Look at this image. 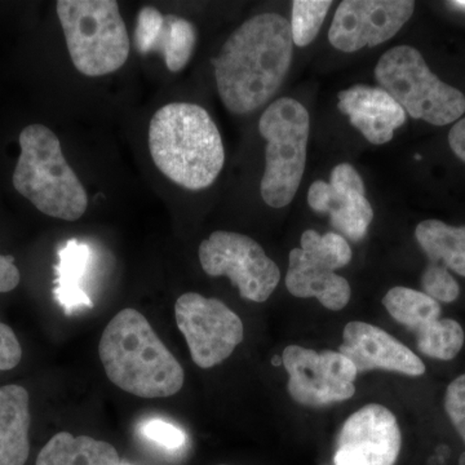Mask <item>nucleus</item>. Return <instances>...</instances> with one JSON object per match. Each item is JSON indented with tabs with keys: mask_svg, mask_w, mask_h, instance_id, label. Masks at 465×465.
<instances>
[{
	"mask_svg": "<svg viewBox=\"0 0 465 465\" xmlns=\"http://www.w3.org/2000/svg\"><path fill=\"white\" fill-rule=\"evenodd\" d=\"M411 0H344L336 9L329 41L351 54L393 38L414 14Z\"/></svg>",
	"mask_w": 465,
	"mask_h": 465,
	"instance_id": "9b49d317",
	"label": "nucleus"
},
{
	"mask_svg": "<svg viewBox=\"0 0 465 465\" xmlns=\"http://www.w3.org/2000/svg\"><path fill=\"white\" fill-rule=\"evenodd\" d=\"M57 16L79 73L108 75L130 56L131 41L115 0H58Z\"/></svg>",
	"mask_w": 465,
	"mask_h": 465,
	"instance_id": "39448f33",
	"label": "nucleus"
},
{
	"mask_svg": "<svg viewBox=\"0 0 465 465\" xmlns=\"http://www.w3.org/2000/svg\"><path fill=\"white\" fill-rule=\"evenodd\" d=\"M382 305L393 320L414 333L421 331L440 317L439 302L409 287L397 286L388 291L382 298Z\"/></svg>",
	"mask_w": 465,
	"mask_h": 465,
	"instance_id": "4be33fe9",
	"label": "nucleus"
},
{
	"mask_svg": "<svg viewBox=\"0 0 465 465\" xmlns=\"http://www.w3.org/2000/svg\"><path fill=\"white\" fill-rule=\"evenodd\" d=\"M339 351L353 362L357 372L384 370L409 376L425 372L423 361L414 351L374 324L349 322Z\"/></svg>",
	"mask_w": 465,
	"mask_h": 465,
	"instance_id": "4468645a",
	"label": "nucleus"
},
{
	"mask_svg": "<svg viewBox=\"0 0 465 465\" xmlns=\"http://www.w3.org/2000/svg\"><path fill=\"white\" fill-rule=\"evenodd\" d=\"M292 54L291 25L281 15H258L242 24L213 60L225 108L242 115L265 105L282 85Z\"/></svg>",
	"mask_w": 465,
	"mask_h": 465,
	"instance_id": "f257e3e1",
	"label": "nucleus"
},
{
	"mask_svg": "<svg viewBox=\"0 0 465 465\" xmlns=\"http://www.w3.org/2000/svg\"><path fill=\"white\" fill-rule=\"evenodd\" d=\"M21 154L14 186L45 215L75 222L84 215L88 195L61 149L54 131L27 125L20 134Z\"/></svg>",
	"mask_w": 465,
	"mask_h": 465,
	"instance_id": "20e7f679",
	"label": "nucleus"
},
{
	"mask_svg": "<svg viewBox=\"0 0 465 465\" xmlns=\"http://www.w3.org/2000/svg\"><path fill=\"white\" fill-rule=\"evenodd\" d=\"M308 204L316 213H329L333 229L354 242L365 238L374 219V210L366 198L362 177L349 163L333 168L330 183L317 180L312 183Z\"/></svg>",
	"mask_w": 465,
	"mask_h": 465,
	"instance_id": "ddd939ff",
	"label": "nucleus"
},
{
	"mask_svg": "<svg viewBox=\"0 0 465 465\" xmlns=\"http://www.w3.org/2000/svg\"><path fill=\"white\" fill-rule=\"evenodd\" d=\"M421 287L423 292L436 302H452L460 295L457 280L449 273L445 266L440 264L427 266L421 277Z\"/></svg>",
	"mask_w": 465,
	"mask_h": 465,
	"instance_id": "a878e982",
	"label": "nucleus"
},
{
	"mask_svg": "<svg viewBox=\"0 0 465 465\" xmlns=\"http://www.w3.org/2000/svg\"><path fill=\"white\" fill-rule=\"evenodd\" d=\"M455 5H460V7H465V2H457Z\"/></svg>",
	"mask_w": 465,
	"mask_h": 465,
	"instance_id": "473e14b6",
	"label": "nucleus"
},
{
	"mask_svg": "<svg viewBox=\"0 0 465 465\" xmlns=\"http://www.w3.org/2000/svg\"><path fill=\"white\" fill-rule=\"evenodd\" d=\"M23 349L16 333L7 324L0 322V371L15 369L21 362Z\"/></svg>",
	"mask_w": 465,
	"mask_h": 465,
	"instance_id": "c85d7f7f",
	"label": "nucleus"
},
{
	"mask_svg": "<svg viewBox=\"0 0 465 465\" xmlns=\"http://www.w3.org/2000/svg\"><path fill=\"white\" fill-rule=\"evenodd\" d=\"M143 434L146 439L164 449L176 450L185 445V433L179 428L174 427L173 424L159 420V419H152V420L146 421L143 425Z\"/></svg>",
	"mask_w": 465,
	"mask_h": 465,
	"instance_id": "cd10ccee",
	"label": "nucleus"
},
{
	"mask_svg": "<svg viewBox=\"0 0 465 465\" xmlns=\"http://www.w3.org/2000/svg\"><path fill=\"white\" fill-rule=\"evenodd\" d=\"M445 410L465 443V374L450 382L445 394Z\"/></svg>",
	"mask_w": 465,
	"mask_h": 465,
	"instance_id": "bb28decb",
	"label": "nucleus"
},
{
	"mask_svg": "<svg viewBox=\"0 0 465 465\" xmlns=\"http://www.w3.org/2000/svg\"><path fill=\"white\" fill-rule=\"evenodd\" d=\"M177 327L201 369L220 365L243 341V322L220 300L183 293L174 304Z\"/></svg>",
	"mask_w": 465,
	"mask_h": 465,
	"instance_id": "1a4fd4ad",
	"label": "nucleus"
},
{
	"mask_svg": "<svg viewBox=\"0 0 465 465\" xmlns=\"http://www.w3.org/2000/svg\"><path fill=\"white\" fill-rule=\"evenodd\" d=\"M415 238L430 264L443 262L446 269L465 277V226H451L440 220H425L416 226Z\"/></svg>",
	"mask_w": 465,
	"mask_h": 465,
	"instance_id": "412c9836",
	"label": "nucleus"
},
{
	"mask_svg": "<svg viewBox=\"0 0 465 465\" xmlns=\"http://www.w3.org/2000/svg\"><path fill=\"white\" fill-rule=\"evenodd\" d=\"M99 354L109 381L142 399H167L182 391L183 366L136 309L116 313L104 330Z\"/></svg>",
	"mask_w": 465,
	"mask_h": 465,
	"instance_id": "f03ea898",
	"label": "nucleus"
},
{
	"mask_svg": "<svg viewBox=\"0 0 465 465\" xmlns=\"http://www.w3.org/2000/svg\"><path fill=\"white\" fill-rule=\"evenodd\" d=\"M20 281V271L15 265L14 256L0 255V293L16 289Z\"/></svg>",
	"mask_w": 465,
	"mask_h": 465,
	"instance_id": "c756f323",
	"label": "nucleus"
},
{
	"mask_svg": "<svg viewBox=\"0 0 465 465\" xmlns=\"http://www.w3.org/2000/svg\"><path fill=\"white\" fill-rule=\"evenodd\" d=\"M90 259V247L76 240L66 242L58 252L54 293L67 316L81 309L94 307V302L84 290V278Z\"/></svg>",
	"mask_w": 465,
	"mask_h": 465,
	"instance_id": "aec40b11",
	"label": "nucleus"
},
{
	"mask_svg": "<svg viewBox=\"0 0 465 465\" xmlns=\"http://www.w3.org/2000/svg\"><path fill=\"white\" fill-rule=\"evenodd\" d=\"M402 434L387 407L370 403L349 416L336 440L335 465H394Z\"/></svg>",
	"mask_w": 465,
	"mask_h": 465,
	"instance_id": "f8f14e48",
	"label": "nucleus"
},
{
	"mask_svg": "<svg viewBox=\"0 0 465 465\" xmlns=\"http://www.w3.org/2000/svg\"><path fill=\"white\" fill-rule=\"evenodd\" d=\"M29 402L21 385L0 388V465H25L29 459Z\"/></svg>",
	"mask_w": 465,
	"mask_h": 465,
	"instance_id": "a211bd4d",
	"label": "nucleus"
},
{
	"mask_svg": "<svg viewBox=\"0 0 465 465\" xmlns=\"http://www.w3.org/2000/svg\"><path fill=\"white\" fill-rule=\"evenodd\" d=\"M375 78L414 119L440 127L454 124L465 113L463 92L434 75L420 52L410 45L385 52L375 67Z\"/></svg>",
	"mask_w": 465,
	"mask_h": 465,
	"instance_id": "0eeeda50",
	"label": "nucleus"
},
{
	"mask_svg": "<svg viewBox=\"0 0 465 465\" xmlns=\"http://www.w3.org/2000/svg\"><path fill=\"white\" fill-rule=\"evenodd\" d=\"M149 149L158 170L189 191L213 185L225 163L222 134L195 104L173 103L159 109L150 122Z\"/></svg>",
	"mask_w": 465,
	"mask_h": 465,
	"instance_id": "7ed1b4c3",
	"label": "nucleus"
},
{
	"mask_svg": "<svg viewBox=\"0 0 465 465\" xmlns=\"http://www.w3.org/2000/svg\"><path fill=\"white\" fill-rule=\"evenodd\" d=\"M35 465H122L114 446L88 436L54 434L39 452Z\"/></svg>",
	"mask_w": 465,
	"mask_h": 465,
	"instance_id": "6ab92c4d",
	"label": "nucleus"
},
{
	"mask_svg": "<svg viewBox=\"0 0 465 465\" xmlns=\"http://www.w3.org/2000/svg\"><path fill=\"white\" fill-rule=\"evenodd\" d=\"M309 131L308 110L295 99L275 100L262 113L259 133L266 148L260 193L268 206L283 208L295 198L307 164Z\"/></svg>",
	"mask_w": 465,
	"mask_h": 465,
	"instance_id": "423d86ee",
	"label": "nucleus"
},
{
	"mask_svg": "<svg viewBox=\"0 0 465 465\" xmlns=\"http://www.w3.org/2000/svg\"><path fill=\"white\" fill-rule=\"evenodd\" d=\"M459 465H465V452L460 455V459H459Z\"/></svg>",
	"mask_w": 465,
	"mask_h": 465,
	"instance_id": "2f4dec72",
	"label": "nucleus"
},
{
	"mask_svg": "<svg viewBox=\"0 0 465 465\" xmlns=\"http://www.w3.org/2000/svg\"><path fill=\"white\" fill-rule=\"evenodd\" d=\"M202 269L211 277H228L243 299L264 302L281 280V271L264 249L241 232H213L202 242Z\"/></svg>",
	"mask_w": 465,
	"mask_h": 465,
	"instance_id": "6e6552de",
	"label": "nucleus"
},
{
	"mask_svg": "<svg viewBox=\"0 0 465 465\" xmlns=\"http://www.w3.org/2000/svg\"><path fill=\"white\" fill-rule=\"evenodd\" d=\"M338 97L339 110L374 145L390 143L397 128L406 124L405 110L382 88L353 85Z\"/></svg>",
	"mask_w": 465,
	"mask_h": 465,
	"instance_id": "2eb2a0df",
	"label": "nucleus"
},
{
	"mask_svg": "<svg viewBox=\"0 0 465 465\" xmlns=\"http://www.w3.org/2000/svg\"><path fill=\"white\" fill-rule=\"evenodd\" d=\"M286 287L296 298H316L330 311H341L351 296V286L344 277L302 249L290 252Z\"/></svg>",
	"mask_w": 465,
	"mask_h": 465,
	"instance_id": "f3484780",
	"label": "nucleus"
},
{
	"mask_svg": "<svg viewBox=\"0 0 465 465\" xmlns=\"http://www.w3.org/2000/svg\"><path fill=\"white\" fill-rule=\"evenodd\" d=\"M312 258L324 265L336 269L344 268L351 260V249L347 240L338 232L318 234L316 231H307L302 235V247Z\"/></svg>",
	"mask_w": 465,
	"mask_h": 465,
	"instance_id": "393cba45",
	"label": "nucleus"
},
{
	"mask_svg": "<svg viewBox=\"0 0 465 465\" xmlns=\"http://www.w3.org/2000/svg\"><path fill=\"white\" fill-rule=\"evenodd\" d=\"M449 143L455 155L465 162V118L458 121L450 131Z\"/></svg>",
	"mask_w": 465,
	"mask_h": 465,
	"instance_id": "7c9ffc66",
	"label": "nucleus"
},
{
	"mask_svg": "<svg viewBox=\"0 0 465 465\" xmlns=\"http://www.w3.org/2000/svg\"><path fill=\"white\" fill-rule=\"evenodd\" d=\"M197 43V30L191 21L167 15L157 8L143 7L137 15L134 45L140 54L159 52L168 70L180 72L188 65Z\"/></svg>",
	"mask_w": 465,
	"mask_h": 465,
	"instance_id": "dca6fc26",
	"label": "nucleus"
},
{
	"mask_svg": "<svg viewBox=\"0 0 465 465\" xmlns=\"http://www.w3.org/2000/svg\"><path fill=\"white\" fill-rule=\"evenodd\" d=\"M415 335L419 351L424 356L440 361L457 357L465 341L463 327L450 318H440Z\"/></svg>",
	"mask_w": 465,
	"mask_h": 465,
	"instance_id": "5701e85b",
	"label": "nucleus"
},
{
	"mask_svg": "<svg viewBox=\"0 0 465 465\" xmlns=\"http://www.w3.org/2000/svg\"><path fill=\"white\" fill-rule=\"evenodd\" d=\"M332 2L330 0H295L292 2L291 34L293 45L307 47L317 38Z\"/></svg>",
	"mask_w": 465,
	"mask_h": 465,
	"instance_id": "b1692460",
	"label": "nucleus"
},
{
	"mask_svg": "<svg viewBox=\"0 0 465 465\" xmlns=\"http://www.w3.org/2000/svg\"><path fill=\"white\" fill-rule=\"evenodd\" d=\"M282 361L289 374L287 390L300 405L326 406L351 399L356 393V366L341 351L318 353L313 349L290 345L284 349Z\"/></svg>",
	"mask_w": 465,
	"mask_h": 465,
	"instance_id": "9d476101",
	"label": "nucleus"
},
{
	"mask_svg": "<svg viewBox=\"0 0 465 465\" xmlns=\"http://www.w3.org/2000/svg\"><path fill=\"white\" fill-rule=\"evenodd\" d=\"M220 465H225V464H220Z\"/></svg>",
	"mask_w": 465,
	"mask_h": 465,
	"instance_id": "72a5a7b5",
	"label": "nucleus"
}]
</instances>
